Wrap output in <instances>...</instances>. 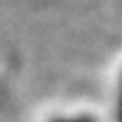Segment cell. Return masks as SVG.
I'll list each match as a JSON object with an SVG mask.
<instances>
[{"label":"cell","instance_id":"obj_2","mask_svg":"<svg viewBox=\"0 0 122 122\" xmlns=\"http://www.w3.org/2000/svg\"><path fill=\"white\" fill-rule=\"evenodd\" d=\"M51 122H97V120H92L90 115H69V117H55Z\"/></svg>","mask_w":122,"mask_h":122},{"label":"cell","instance_id":"obj_1","mask_svg":"<svg viewBox=\"0 0 122 122\" xmlns=\"http://www.w3.org/2000/svg\"><path fill=\"white\" fill-rule=\"evenodd\" d=\"M115 117H117V122H122V74H120V83H117V97H115Z\"/></svg>","mask_w":122,"mask_h":122}]
</instances>
